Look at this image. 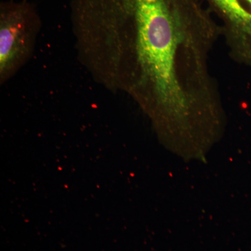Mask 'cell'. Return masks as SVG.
<instances>
[{
	"label": "cell",
	"mask_w": 251,
	"mask_h": 251,
	"mask_svg": "<svg viewBox=\"0 0 251 251\" xmlns=\"http://www.w3.org/2000/svg\"><path fill=\"white\" fill-rule=\"evenodd\" d=\"M42 22L27 0L0 4V82L11 78L31 58Z\"/></svg>",
	"instance_id": "7a4b0ae2"
},
{
	"label": "cell",
	"mask_w": 251,
	"mask_h": 251,
	"mask_svg": "<svg viewBox=\"0 0 251 251\" xmlns=\"http://www.w3.org/2000/svg\"><path fill=\"white\" fill-rule=\"evenodd\" d=\"M222 20L238 58L251 67V0H203Z\"/></svg>",
	"instance_id": "3957f363"
},
{
	"label": "cell",
	"mask_w": 251,
	"mask_h": 251,
	"mask_svg": "<svg viewBox=\"0 0 251 251\" xmlns=\"http://www.w3.org/2000/svg\"><path fill=\"white\" fill-rule=\"evenodd\" d=\"M209 16L175 0H158L142 8L133 20L135 68L127 90L171 111H184L188 94L178 73V50L182 37L212 30Z\"/></svg>",
	"instance_id": "6da1fadb"
}]
</instances>
